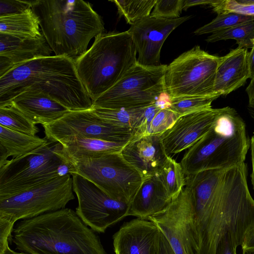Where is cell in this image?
I'll list each match as a JSON object with an SVG mask.
<instances>
[{
    "mask_svg": "<svg viewBox=\"0 0 254 254\" xmlns=\"http://www.w3.org/2000/svg\"><path fill=\"white\" fill-rule=\"evenodd\" d=\"M29 90L43 92L69 111L92 108L93 101L78 75L75 61L66 57L36 58L0 77V107Z\"/></svg>",
    "mask_w": 254,
    "mask_h": 254,
    "instance_id": "cell-2",
    "label": "cell"
},
{
    "mask_svg": "<svg viewBox=\"0 0 254 254\" xmlns=\"http://www.w3.org/2000/svg\"><path fill=\"white\" fill-rule=\"evenodd\" d=\"M237 249L230 234H227L220 241L216 254H237Z\"/></svg>",
    "mask_w": 254,
    "mask_h": 254,
    "instance_id": "cell-37",
    "label": "cell"
},
{
    "mask_svg": "<svg viewBox=\"0 0 254 254\" xmlns=\"http://www.w3.org/2000/svg\"><path fill=\"white\" fill-rule=\"evenodd\" d=\"M211 7L217 14L233 12L254 15V0H218Z\"/></svg>",
    "mask_w": 254,
    "mask_h": 254,
    "instance_id": "cell-34",
    "label": "cell"
},
{
    "mask_svg": "<svg viewBox=\"0 0 254 254\" xmlns=\"http://www.w3.org/2000/svg\"><path fill=\"white\" fill-rule=\"evenodd\" d=\"M251 48L248 55L249 76L251 79L254 78V45Z\"/></svg>",
    "mask_w": 254,
    "mask_h": 254,
    "instance_id": "cell-42",
    "label": "cell"
},
{
    "mask_svg": "<svg viewBox=\"0 0 254 254\" xmlns=\"http://www.w3.org/2000/svg\"><path fill=\"white\" fill-rule=\"evenodd\" d=\"M70 174L55 178L36 187L0 199V222L14 226L19 220L65 208L74 199Z\"/></svg>",
    "mask_w": 254,
    "mask_h": 254,
    "instance_id": "cell-11",
    "label": "cell"
},
{
    "mask_svg": "<svg viewBox=\"0 0 254 254\" xmlns=\"http://www.w3.org/2000/svg\"><path fill=\"white\" fill-rule=\"evenodd\" d=\"M78 206L75 212L95 232L107 229L128 216L129 204L115 200L93 183L77 174H71Z\"/></svg>",
    "mask_w": 254,
    "mask_h": 254,
    "instance_id": "cell-12",
    "label": "cell"
},
{
    "mask_svg": "<svg viewBox=\"0 0 254 254\" xmlns=\"http://www.w3.org/2000/svg\"><path fill=\"white\" fill-rule=\"evenodd\" d=\"M59 142L48 143L8 160L0 167V199L9 197L69 173V163Z\"/></svg>",
    "mask_w": 254,
    "mask_h": 254,
    "instance_id": "cell-7",
    "label": "cell"
},
{
    "mask_svg": "<svg viewBox=\"0 0 254 254\" xmlns=\"http://www.w3.org/2000/svg\"><path fill=\"white\" fill-rule=\"evenodd\" d=\"M154 176L161 182L171 200L175 198L186 186V176L180 163L169 156Z\"/></svg>",
    "mask_w": 254,
    "mask_h": 254,
    "instance_id": "cell-27",
    "label": "cell"
},
{
    "mask_svg": "<svg viewBox=\"0 0 254 254\" xmlns=\"http://www.w3.org/2000/svg\"><path fill=\"white\" fill-rule=\"evenodd\" d=\"M247 175L245 163L186 176L194 208L195 254H216L227 234L237 248L241 247L254 227V199L248 188Z\"/></svg>",
    "mask_w": 254,
    "mask_h": 254,
    "instance_id": "cell-1",
    "label": "cell"
},
{
    "mask_svg": "<svg viewBox=\"0 0 254 254\" xmlns=\"http://www.w3.org/2000/svg\"><path fill=\"white\" fill-rule=\"evenodd\" d=\"M137 51L127 31L103 33L75 61L78 75L93 101L137 64Z\"/></svg>",
    "mask_w": 254,
    "mask_h": 254,
    "instance_id": "cell-6",
    "label": "cell"
},
{
    "mask_svg": "<svg viewBox=\"0 0 254 254\" xmlns=\"http://www.w3.org/2000/svg\"><path fill=\"white\" fill-rule=\"evenodd\" d=\"M39 20L31 8L18 14L0 17V33L23 38L42 35Z\"/></svg>",
    "mask_w": 254,
    "mask_h": 254,
    "instance_id": "cell-26",
    "label": "cell"
},
{
    "mask_svg": "<svg viewBox=\"0 0 254 254\" xmlns=\"http://www.w3.org/2000/svg\"><path fill=\"white\" fill-rule=\"evenodd\" d=\"M43 126L45 138L54 142L67 137L78 136L127 143L136 134L132 129L108 123L92 109L70 111L57 121Z\"/></svg>",
    "mask_w": 254,
    "mask_h": 254,
    "instance_id": "cell-14",
    "label": "cell"
},
{
    "mask_svg": "<svg viewBox=\"0 0 254 254\" xmlns=\"http://www.w3.org/2000/svg\"><path fill=\"white\" fill-rule=\"evenodd\" d=\"M218 0H185L183 10L198 5H209L212 6Z\"/></svg>",
    "mask_w": 254,
    "mask_h": 254,
    "instance_id": "cell-40",
    "label": "cell"
},
{
    "mask_svg": "<svg viewBox=\"0 0 254 254\" xmlns=\"http://www.w3.org/2000/svg\"><path fill=\"white\" fill-rule=\"evenodd\" d=\"M167 65L145 66L137 63L113 87L93 101L92 108L138 109L154 104L165 93Z\"/></svg>",
    "mask_w": 254,
    "mask_h": 254,
    "instance_id": "cell-10",
    "label": "cell"
},
{
    "mask_svg": "<svg viewBox=\"0 0 254 254\" xmlns=\"http://www.w3.org/2000/svg\"><path fill=\"white\" fill-rule=\"evenodd\" d=\"M121 153L143 179L154 176L168 157L161 134L135 136L124 146Z\"/></svg>",
    "mask_w": 254,
    "mask_h": 254,
    "instance_id": "cell-18",
    "label": "cell"
},
{
    "mask_svg": "<svg viewBox=\"0 0 254 254\" xmlns=\"http://www.w3.org/2000/svg\"><path fill=\"white\" fill-rule=\"evenodd\" d=\"M248 53L247 49L237 48L220 57L214 83L215 94L227 95L244 85L250 78Z\"/></svg>",
    "mask_w": 254,
    "mask_h": 254,
    "instance_id": "cell-20",
    "label": "cell"
},
{
    "mask_svg": "<svg viewBox=\"0 0 254 254\" xmlns=\"http://www.w3.org/2000/svg\"><path fill=\"white\" fill-rule=\"evenodd\" d=\"M168 240L176 254H195L197 251L191 192L185 186L161 211L149 216Z\"/></svg>",
    "mask_w": 254,
    "mask_h": 254,
    "instance_id": "cell-13",
    "label": "cell"
},
{
    "mask_svg": "<svg viewBox=\"0 0 254 254\" xmlns=\"http://www.w3.org/2000/svg\"><path fill=\"white\" fill-rule=\"evenodd\" d=\"M246 91L249 98L248 108L254 110V78L251 79Z\"/></svg>",
    "mask_w": 254,
    "mask_h": 254,
    "instance_id": "cell-41",
    "label": "cell"
},
{
    "mask_svg": "<svg viewBox=\"0 0 254 254\" xmlns=\"http://www.w3.org/2000/svg\"><path fill=\"white\" fill-rule=\"evenodd\" d=\"M242 254H254V250H249L243 252Z\"/></svg>",
    "mask_w": 254,
    "mask_h": 254,
    "instance_id": "cell-46",
    "label": "cell"
},
{
    "mask_svg": "<svg viewBox=\"0 0 254 254\" xmlns=\"http://www.w3.org/2000/svg\"><path fill=\"white\" fill-rule=\"evenodd\" d=\"M191 17L168 19L149 15L131 25L127 31L138 53L137 63L145 66L160 65L161 50L165 41L174 29Z\"/></svg>",
    "mask_w": 254,
    "mask_h": 254,
    "instance_id": "cell-15",
    "label": "cell"
},
{
    "mask_svg": "<svg viewBox=\"0 0 254 254\" xmlns=\"http://www.w3.org/2000/svg\"><path fill=\"white\" fill-rule=\"evenodd\" d=\"M242 253L254 250V227L246 235L241 246Z\"/></svg>",
    "mask_w": 254,
    "mask_h": 254,
    "instance_id": "cell-39",
    "label": "cell"
},
{
    "mask_svg": "<svg viewBox=\"0 0 254 254\" xmlns=\"http://www.w3.org/2000/svg\"><path fill=\"white\" fill-rule=\"evenodd\" d=\"M221 108H210L180 116L173 126L161 134V139L168 156L188 149L211 128Z\"/></svg>",
    "mask_w": 254,
    "mask_h": 254,
    "instance_id": "cell-16",
    "label": "cell"
},
{
    "mask_svg": "<svg viewBox=\"0 0 254 254\" xmlns=\"http://www.w3.org/2000/svg\"><path fill=\"white\" fill-rule=\"evenodd\" d=\"M252 20H254V15L233 12L221 13L211 22L196 29L194 33L196 35L211 34Z\"/></svg>",
    "mask_w": 254,
    "mask_h": 254,
    "instance_id": "cell-32",
    "label": "cell"
},
{
    "mask_svg": "<svg viewBox=\"0 0 254 254\" xmlns=\"http://www.w3.org/2000/svg\"><path fill=\"white\" fill-rule=\"evenodd\" d=\"M179 117L169 108L160 109L146 125L142 135L161 134L170 128Z\"/></svg>",
    "mask_w": 254,
    "mask_h": 254,
    "instance_id": "cell-33",
    "label": "cell"
},
{
    "mask_svg": "<svg viewBox=\"0 0 254 254\" xmlns=\"http://www.w3.org/2000/svg\"><path fill=\"white\" fill-rule=\"evenodd\" d=\"M48 142L45 137L30 135L0 126V167L7 162L8 157L22 156Z\"/></svg>",
    "mask_w": 254,
    "mask_h": 254,
    "instance_id": "cell-24",
    "label": "cell"
},
{
    "mask_svg": "<svg viewBox=\"0 0 254 254\" xmlns=\"http://www.w3.org/2000/svg\"><path fill=\"white\" fill-rule=\"evenodd\" d=\"M9 105H12L34 124L42 126L52 123L70 112L43 92L34 90L19 94Z\"/></svg>",
    "mask_w": 254,
    "mask_h": 254,
    "instance_id": "cell-19",
    "label": "cell"
},
{
    "mask_svg": "<svg viewBox=\"0 0 254 254\" xmlns=\"http://www.w3.org/2000/svg\"><path fill=\"white\" fill-rule=\"evenodd\" d=\"M2 254H26L21 252H15L11 250L9 247H8Z\"/></svg>",
    "mask_w": 254,
    "mask_h": 254,
    "instance_id": "cell-44",
    "label": "cell"
},
{
    "mask_svg": "<svg viewBox=\"0 0 254 254\" xmlns=\"http://www.w3.org/2000/svg\"><path fill=\"white\" fill-rule=\"evenodd\" d=\"M250 146L246 124L235 109L222 108L210 130L189 148L180 164L185 176L245 163Z\"/></svg>",
    "mask_w": 254,
    "mask_h": 254,
    "instance_id": "cell-5",
    "label": "cell"
},
{
    "mask_svg": "<svg viewBox=\"0 0 254 254\" xmlns=\"http://www.w3.org/2000/svg\"><path fill=\"white\" fill-rule=\"evenodd\" d=\"M160 230L151 221L135 218L124 223L113 237L115 254H158Z\"/></svg>",
    "mask_w": 254,
    "mask_h": 254,
    "instance_id": "cell-17",
    "label": "cell"
},
{
    "mask_svg": "<svg viewBox=\"0 0 254 254\" xmlns=\"http://www.w3.org/2000/svg\"><path fill=\"white\" fill-rule=\"evenodd\" d=\"M31 8L56 56L75 61L87 51L90 40L104 31L100 16L82 0H32Z\"/></svg>",
    "mask_w": 254,
    "mask_h": 254,
    "instance_id": "cell-4",
    "label": "cell"
},
{
    "mask_svg": "<svg viewBox=\"0 0 254 254\" xmlns=\"http://www.w3.org/2000/svg\"><path fill=\"white\" fill-rule=\"evenodd\" d=\"M12 234L16 249L26 254H107L99 236L68 208L21 220Z\"/></svg>",
    "mask_w": 254,
    "mask_h": 254,
    "instance_id": "cell-3",
    "label": "cell"
},
{
    "mask_svg": "<svg viewBox=\"0 0 254 254\" xmlns=\"http://www.w3.org/2000/svg\"><path fill=\"white\" fill-rule=\"evenodd\" d=\"M32 4V0H0V17L22 13Z\"/></svg>",
    "mask_w": 254,
    "mask_h": 254,
    "instance_id": "cell-36",
    "label": "cell"
},
{
    "mask_svg": "<svg viewBox=\"0 0 254 254\" xmlns=\"http://www.w3.org/2000/svg\"><path fill=\"white\" fill-rule=\"evenodd\" d=\"M220 57L195 46L167 66L164 76L165 93L171 98L207 96L214 93L216 73Z\"/></svg>",
    "mask_w": 254,
    "mask_h": 254,
    "instance_id": "cell-9",
    "label": "cell"
},
{
    "mask_svg": "<svg viewBox=\"0 0 254 254\" xmlns=\"http://www.w3.org/2000/svg\"><path fill=\"white\" fill-rule=\"evenodd\" d=\"M235 40L239 48H252L254 45V20L211 34L206 39L208 43Z\"/></svg>",
    "mask_w": 254,
    "mask_h": 254,
    "instance_id": "cell-28",
    "label": "cell"
},
{
    "mask_svg": "<svg viewBox=\"0 0 254 254\" xmlns=\"http://www.w3.org/2000/svg\"><path fill=\"white\" fill-rule=\"evenodd\" d=\"M69 173L88 180L111 198L129 204L143 178L124 158L121 152L93 158L66 159Z\"/></svg>",
    "mask_w": 254,
    "mask_h": 254,
    "instance_id": "cell-8",
    "label": "cell"
},
{
    "mask_svg": "<svg viewBox=\"0 0 254 254\" xmlns=\"http://www.w3.org/2000/svg\"><path fill=\"white\" fill-rule=\"evenodd\" d=\"M158 254H176L168 240L160 230L159 236Z\"/></svg>",
    "mask_w": 254,
    "mask_h": 254,
    "instance_id": "cell-38",
    "label": "cell"
},
{
    "mask_svg": "<svg viewBox=\"0 0 254 254\" xmlns=\"http://www.w3.org/2000/svg\"><path fill=\"white\" fill-rule=\"evenodd\" d=\"M248 111L249 112V114L251 117L253 118V119L254 120V110L252 109L251 108H248Z\"/></svg>",
    "mask_w": 254,
    "mask_h": 254,
    "instance_id": "cell-45",
    "label": "cell"
},
{
    "mask_svg": "<svg viewBox=\"0 0 254 254\" xmlns=\"http://www.w3.org/2000/svg\"><path fill=\"white\" fill-rule=\"evenodd\" d=\"M52 52L43 34L31 38L0 33V56L8 62L12 68L36 58L50 56Z\"/></svg>",
    "mask_w": 254,
    "mask_h": 254,
    "instance_id": "cell-21",
    "label": "cell"
},
{
    "mask_svg": "<svg viewBox=\"0 0 254 254\" xmlns=\"http://www.w3.org/2000/svg\"><path fill=\"white\" fill-rule=\"evenodd\" d=\"M0 126L32 136L39 131L35 124L11 105L0 107Z\"/></svg>",
    "mask_w": 254,
    "mask_h": 254,
    "instance_id": "cell-29",
    "label": "cell"
},
{
    "mask_svg": "<svg viewBox=\"0 0 254 254\" xmlns=\"http://www.w3.org/2000/svg\"><path fill=\"white\" fill-rule=\"evenodd\" d=\"M185 0H156L150 16L156 18H178L184 6Z\"/></svg>",
    "mask_w": 254,
    "mask_h": 254,
    "instance_id": "cell-35",
    "label": "cell"
},
{
    "mask_svg": "<svg viewBox=\"0 0 254 254\" xmlns=\"http://www.w3.org/2000/svg\"><path fill=\"white\" fill-rule=\"evenodd\" d=\"M92 109L108 123L118 127L132 129L135 131V136H140L143 134L148 118L162 109L155 103L147 108L138 109L99 108H92Z\"/></svg>",
    "mask_w": 254,
    "mask_h": 254,
    "instance_id": "cell-25",
    "label": "cell"
},
{
    "mask_svg": "<svg viewBox=\"0 0 254 254\" xmlns=\"http://www.w3.org/2000/svg\"><path fill=\"white\" fill-rule=\"evenodd\" d=\"M58 142L62 145V154L67 160L93 158L107 153L121 152L128 143L78 136L64 138Z\"/></svg>",
    "mask_w": 254,
    "mask_h": 254,
    "instance_id": "cell-23",
    "label": "cell"
},
{
    "mask_svg": "<svg viewBox=\"0 0 254 254\" xmlns=\"http://www.w3.org/2000/svg\"><path fill=\"white\" fill-rule=\"evenodd\" d=\"M250 147L251 151V159L252 164V172L251 175V182L254 189V133L250 139Z\"/></svg>",
    "mask_w": 254,
    "mask_h": 254,
    "instance_id": "cell-43",
    "label": "cell"
},
{
    "mask_svg": "<svg viewBox=\"0 0 254 254\" xmlns=\"http://www.w3.org/2000/svg\"><path fill=\"white\" fill-rule=\"evenodd\" d=\"M220 96L181 97L170 99L169 109L179 117L212 108V103Z\"/></svg>",
    "mask_w": 254,
    "mask_h": 254,
    "instance_id": "cell-31",
    "label": "cell"
},
{
    "mask_svg": "<svg viewBox=\"0 0 254 254\" xmlns=\"http://www.w3.org/2000/svg\"><path fill=\"white\" fill-rule=\"evenodd\" d=\"M116 5L118 13L124 16L127 22L131 25L149 16L156 0H111Z\"/></svg>",
    "mask_w": 254,
    "mask_h": 254,
    "instance_id": "cell-30",
    "label": "cell"
},
{
    "mask_svg": "<svg viewBox=\"0 0 254 254\" xmlns=\"http://www.w3.org/2000/svg\"><path fill=\"white\" fill-rule=\"evenodd\" d=\"M171 200L155 176L146 178L129 203L128 216L147 220L164 209Z\"/></svg>",
    "mask_w": 254,
    "mask_h": 254,
    "instance_id": "cell-22",
    "label": "cell"
}]
</instances>
